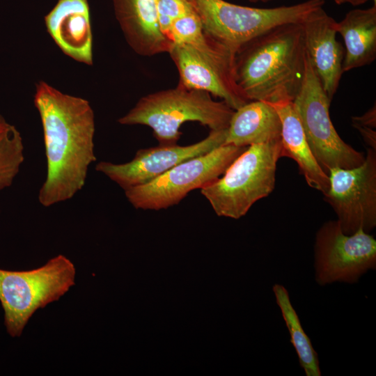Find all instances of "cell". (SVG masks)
<instances>
[{
  "instance_id": "obj_10",
  "label": "cell",
  "mask_w": 376,
  "mask_h": 376,
  "mask_svg": "<svg viewBox=\"0 0 376 376\" xmlns=\"http://www.w3.org/2000/svg\"><path fill=\"white\" fill-rule=\"evenodd\" d=\"M315 278L321 286L334 282L357 283L376 269V240L362 229L345 234L337 220L328 221L315 236Z\"/></svg>"
},
{
  "instance_id": "obj_11",
  "label": "cell",
  "mask_w": 376,
  "mask_h": 376,
  "mask_svg": "<svg viewBox=\"0 0 376 376\" xmlns=\"http://www.w3.org/2000/svg\"><path fill=\"white\" fill-rule=\"evenodd\" d=\"M324 194L337 215L342 231L370 233L376 226V150L369 148L363 162L352 169L329 170Z\"/></svg>"
},
{
  "instance_id": "obj_22",
  "label": "cell",
  "mask_w": 376,
  "mask_h": 376,
  "mask_svg": "<svg viewBox=\"0 0 376 376\" xmlns=\"http://www.w3.org/2000/svg\"><path fill=\"white\" fill-rule=\"evenodd\" d=\"M191 8V6L187 0H157L159 26L169 40L173 23Z\"/></svg>"
},
{
  "instance_id": "obj_17",
  "label": "cell",
  "mask_w": 376,
  "mask_h": 376,
  "mask_svg": "<svg viewBox=\"0 0 376 376\" xmlns=\"http://www.w3.org/2000/svg\"><path fill=\"white\" fill-rule=\"evenodd\" d=\"M281 121L268 102L252 100L235 110L224 145L248 147L281 139Z\"/></svg>"
},
{
  "instance_id": "obj_4",
  "label": "cell",
  "mask_w": 376,
  "mask_h": 376,
  "mask_svg": "<svg viewBox=\"0 0 376 376\" xmlns=\"http://www.w3.org/2000/svg\"><path fill=\"white\" fill-rule=\"evenodd\" d=\"M281 152V139L248 146L221 178L201 189V194L218 216L241 218L274 190Z\"/></svg>"
},
{
  "instance_id": "obj_8",
  "label": "cell",
  "mask_w": 376,
  "mask_h": 376,
  "mask_svg": "<svg viewBox=\"0 0 376 376\" xmlns=\"http://www.w3.org/2000/svg\"><path fill=\"white\" fill-rule=\"evenodd\" d=\"M330 102L306 52L304 76L292 103L311 150L327 175L333 168L352 169L365 159L363 152L338 134L329 116Z\"/></svg>"
},
{
  "instance_id": "obj_13",
  "label": "cell",
  "mask_w": 376,
  "mask_h": 376,
  "mask_svg": "<svg viewBox=\"0 0 376 376\" xmlns=\"http://www.w3.org/2000/svg\"><path fill=\"white\" fill-rule=\"evenodd\" d=\"M301 25L306 54L331 101L343 73L344 53L336 40L337 22L321 7L310 13Z\"/></svg>"
},
{
  "instance_id": "obj_15",
  "label": "cell",
  "mask_w": 376,
  "mask_h": 376,
  "mask_svg": "<svg viewBox=\"0 0 376 376\" xmlns=\"http://www.w3.org/2000/svg\"><path fill=\"white\" fill-rule=\"evenodd\" d=\"M116 18L130 47L139 55L169 53L173 43L162 33L157 0H112Z\"/></svg>"
},
{
  "instance_id": "obj_20",
  "label": "cell",
  "mask_w": 376,
  "mask_h": 376,
  "mask_svg": "<svg viewBox=\"0 0 376 376\" xmlns=\"http://www.w3.org/2000/svg\"><path fill=\"white\" fill-rule=\"evenodd\" d=\"M20 132L9 124L0 132V191L10 187L24 161Z\"/></svg>"
},
{
  "instance_id": "obj_12",
  "label": "cell",
  "mask_w": 376,
  "mask_h": 376,
  "mask_svg": "<svg viewBox=\"0 0 376 376\" xmlns=\"http://www.w3.org/2000/svg\"><path fill=\"white\" fill-rule=\"evenodd\" d=\"M227 129L210 130L207 137L189 146L159 145L141 148L134 158L124 164L100 162L95 170L116 183L124 191L146 184L177 164L205 155L224 145Z\"/></svg>"
},
{
  "instance_id": "obj_18",
  "label": "cell",
  "mask_w": 376,
  "mask_h": 376,
  "mask_svg": "<svg viewBox=\"0 0 376 376\" xmlns=\"http://www.w3.org/2000/svg\"><path fill=\"white\" fill-rule=\"evenodd\" d=\"M345 45L343 72L372 63L376 58V6L353 9L337 22Z\"/></svg>"
},
{
  "instance_id": "obj_7",
  "label": "cell",
  "mask_w": 376,
  "mask_h": 376,
  "mask_svg": "<svg viewBox=\"0 0 376 376\" xmlns=\"http://www.w3.org/2000/svg\"><path fill=\"white\" fill-rule=\"evenodd\" d=\"M169 54L178 84L219 97L234 110L249 102L235 81V52L206 33L189 44H173Z\"/></svg>"
},
{
  "instance_id": "obj_23",
  "label": "cell",
  "mask_w": 376,
  "mask_h": 376,
  "mask_svg": "<svg viewBox=\"0 0 376 376\" xmlns=\"http://www.w3.org/2000/svg\"><path fill=\"white\" fill-rule=\"evenodd\" d=\"M352 125H359L375 129L376 127V106L368 110L361 116L352 117Z\"/></svg>"
},
{
  "instance_id": "obj_26",
  "label": "cell",
  "mask_w": 376,
  "mask_h": 376,
  "mask_svg": "<svg viewBox=\"0 0 376 376\" xmlns=\"http://www.w3.org/2000/svg\"><path fill=\"white\" fill-rule=\"evenodd\" d=\"M9 123L6 120L4 117L0 113V132L4 130Z\"/></svg>"
},
{
  "instance_id": "obj_19",
  "label": "cell",
  "mask_w": 376,
  "mask_h": 376,
  "mask_svg": "<svg viewBox=\"0 0 376 376\" xmlns=\"http://www.w3.org/2000/svg\"><path fill=\"white\" fill-rule=\"evenodd\" d=\"M272 289L301 368L306 376H320L318 353L301 326L299 316L290 301L288 290L281 284H274Z\"/></svg>"
},
{
  "instance_id": "obj_25",
  "label": "cell",
  "mask_w": 376,
  "mask_h": 376,
  "mask_svg": "<svg viewBox=\"0 0 376 376\" xmlns=\"http://www.w3.org/2000/svg\"><path fill=\"white\" fill-rule=\"evenodd\" d=\"M338 5L349 3L354 6H360L365 3L368 0H334Z\"/></svg>"
},
{
  "instance_id": "obj_21",
  "label": "cell",
  "mask_w": 376,
  "mask_h": 376,
  "mask_svg": "<svg viewBox=\"0 0 376 376\" xmlns=\"http://www.w3.org/2000/svg\"><path fill=\"white\" fill-rule=\"evenodd\" d=\"M203 29L201 19L191 6L189 11L173 23L169 40L173 44H186Z\"/></svg>"
},
{
  "instance_id": "obj_1",
  "label": "cell",
  "mask_w": 376,
  "mask_h": 376,
  "mask_svg": "<svg viewBox=\"0 0 376 376\" xmlns=\"http://www.w3.org/2000/svg\"><path fill=\"white\" fill-rule=\"evenodd\" d=\"M34 104L42 126L47 175L38 201L48 207L71 199L82 189L96 160L95 116L89 102L63 93L43 81Z\"/></svg>"
},
{
  "instance_id": "obj_6",
  "label": "cell",
  "mask_w": 376,
  "mask_h": 376,
  "mask_svg": "<svg viewBox=\"0 0 376 376\" xmlns=\"http://www.w3.org/2000/svg\"><path fill=\"white\" fill-rule=\"evenodd\" d=\"M198 15L203 31L234 52L244 43L275 26L301 23L324 0L270 8L236 5L224 0H187Z\"/></svg>"
},
{
  "instance_id": "obj_14",
  "label": "cell",
  "mask_w": 376,
  "mask_h": 376,
  "mask_svg": "<svg viewBox=\"0 0 376 376\" xmlns=\"http://www.w3.org/2000/svg\"><path fill=\"white\" fill-rule=\"evenodd\" d=\"M48 33L69 57L93 65V34L88 0H58L45 15Z\"/></svg>"
},
{
  "instance_id": "obj_16",
  "label": "cell",
  "mask_w": 376,
  "mask_h": 376,
  "mask_svg": "<svg viewBox=\"0 0 376 376\" xmlns=\"http://www.w3.org/2000/svg\"><path fill=\"white\" fill-rule=\"evenodd\" d=\"M269 104L275 108L281 121V157L292 159L307 184L326 194L329 187V175L322 169L311 150L292 102Z\"/></svg>"
},
{
  "instance_id": "obj_5",
  "label": "cell",
  "mask_w": 376,
  "mask_h": 376,
  "mask_svg": "<svg viewBox=\"0 0 376 376\" xmlns=\"http://www.w3.org/2000/svg\"><path fill=\"white\" fill-rule=\"evenodd\" d=\"M75 275L74 264L63 255L31 270L0 269V302L8 334L20 336L36 311L58 301L75 285Z\"/></svg>"
},
{
  "instance_id": "obj_3",
  "label": "cell",
  "mask_w": 376,
  "mask_h": 376,
  "mask_svg": "<svg viewBox=\"0 0 376 376\" xmlns=\"http://www.w3.org/2000/svg\"><path fill=\"white\" fill-rule=\"evenodd\" d=\"M234 111L225 102L213 100L209 93L178 84L141 97L118 122L148 126L159 145H173L180 138L183 123L198 122L210 130H226Z\"/></svg>"
},
{
  "instance_id": "obj_27",
  "label": "cell",
  "mask_w": 376,
  "mask_h": 376,
  "mask_svg": "<svg viewBox=\"0 0 376 376\" xmlns=\"http://www.w3.org/2000/svg\"><path fill=\"white\" fill-rule=\"evenodd\" d=\"M251 2H258V1H262V2H267V1H272V0H249Z\"/></svg>"
},
{
  "instance_id": "obj_24",
  "label": "cell",
  "mask_w": 376,
  "mask_h": 376,
  "mask_svg": "<svg viewBox=\"0 0 376 376\" xmlns=\"http://www.w3.org/2000/svg\"><path fill=\"white\" fill-rule=\"evenodd\" d=\"M361 134L365 143L374 150H376V132L373 128L359 125H352Z\"/></svg>"
},
{
  "instance_id": "obj_9",
  "label": "cell",
  "mask_w": 376,
  "mask_h": 376,
  "mask_svg": "<svg viewBox=\"0 0 376 376\" xmlns=\"http://www.w3.org/2000/svg\"><path fill=\"white\" fill-rule=\"evenodd\" d=\"M247 147L222 145L171 168L153 180L125 190L136 209L159 210L178 204L190 191L223 175Z\"/></svg>"
},
{
  "instance_id": "obj_2",
  "label": "cell",
  "mask_w": 376,
  "mask_h": 376,
  "mask_svg": "<svg viewBox=\"0 0 376 376\" xmlns=\"http://www.w3.org/2000/svg\"><path fill=\"white\" fill-rule=\"evenodd\" d=\"M306 48L301 23L272 28L242 45L235 81L249 101H293L303 81Z\"/></svg>"
}]
</instances>
